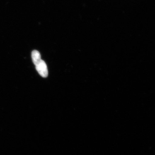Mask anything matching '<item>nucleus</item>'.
<instances>
[{"label":"nucleus","mask_w":155,"mask_h":155,"mask_svg":"<svg viewBox=\"0 0 155 155\" xmlns=\"http://www.w3.org/2000/svg\"><path fill=\"white\" fill-rule=\"evenodd\" d=\"M37 71L41 76L43 78H46L48 76V67L44 61L41 60L37 65L35 66Z\"/></svg>","instance_id":"f257e3e1"},{"label":"nucleus","mask_w":155,"mask_h":155,"mask_svg":"<svg viewBox=\"0 0 155 155\" xmlns=\"http://www.w3.org/2000/svg\"><path fill=\"white\" fill-rule=\"evenodd\" d=\"M31 58L32 61L35 66L37 65L41 60L40 54L38 51L36 50H34L31 53Z\"/></svg>","instance_id":"f03ea898"}]
</instances>
